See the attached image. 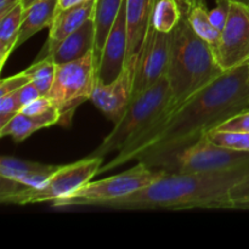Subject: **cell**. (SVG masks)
I'll list each match as a JSON object with an SVG mask.
<instances>
[{
  "mask_svg": "<svg viewBox=\"0 0 249 249\" xmlns=\"http://www.w3.org/2000/svg\"><path fill=\"white\" fill-rule=\"evenodd\" d=\"M36 1H39V0H21V4L22 6H23V9L27 10L28 7H31L32 5L36 4Z\"/></svg>",
  "mask_w": 249,
  "mask_h": 249,
  "instance_id": "cell-36",
  "label": "cell"
},
{
  "mask_svg": "<svg viewBox=\"0 0 249 249\" xmlns=\"http://www.w3.org/2000/svg\"><path fill=\"white\" fill-rule=\"evenodd\" d=\"M16 92H17V99H18L21 107L26 106L27 104H29V102L34 101V100L41 96L38 88H36L32 82H29L28 84L23 85V87H22L19 90H17Z\"/></svg>",
  "mask_w": 249,
  "mask_h": 249,
  "instance_id": "cell-30",
  "label": "cell"
},
{
  "mask_svg": "<svg viewBox=\"0 0 249 249\" xmlns=\"http://www.w3.org/2000/svg\"><path fill=\"white\" fill-rule=\"evenodd\" d=\"M24 9L22 4L0 17V68H4L6 60L16 49L19 29L23 21Z\"/></svg>",
  "mask_w": 249,
  "mask_h": 249,
  "instance_id": "cell-20",
  "label": "cell"
},
{
  "mask_svg": "<svg viewBox=\"0 0 249 249\" xmlns=\"http://www.w3.org/2000/svg\"><path fill=\"white\" fill-rule=\"evenodd\" d=\"M172 92L167 75L158 80L140 95L131 100L130 105L111 133L102 140L90 157H105L119 152L156 123L170 113Z\"/></svg>",
  "mask_w": 249,
  "mask_h": 249,
  "instance_id": "cell-4",
  "label": "cell"
},
{
  "mask_svg": "<svg viewBox=\"0 0 249 249\" xmlns=\"http://www.w3.org/2000/svg\"><path fill=\"white\" fill-rule=\"evenodd\" d=\"M60 119L61 113L56 106H53L41 114H26L23 112H18L2 128H0V136H9L15 142L18 143L40 129L60 124Z\"/></svg>",
  "mask_w": 249,
  "mask_h": 249,
  "instance_id": "cell-16",
  "label": "cell"
},
{
  "mask_svg": "<svg viewBox=\"0 0 249 249\" xmlns=\"http://www.w3.org/2000/svg\"><path fill=\"white\" fill-rule=\"evenodd\" d=\"M58 11V0H39L24 10L16 49L44 28L51 27Z\"/></svg>",
  "mask_w": 249,
  "mask_h": 249,
  "instance_id": "cell-18",
  "label": "cell"
},
{
  "mask_svg": "<svg viewBox=\"0 0 249 249\" xmlns=\"http://www.w3.org/2000/svg\"><path fill=\"white\" fill-rule=\"evenodd\" d=\"M96 82L97 61L95 51L79 60L56 65L53 84L46 96L60 111L61 125H71L78 107L91 99Z\"/></svg>",
  "mask_w": 249,
  "mask_h": 249,
  "instance_id": "cell-7",
  "label": "cell"
},
{
  "mask_svg": "<svg viewBox=\"0 0 249 249\" xmlns=\"http://www.w3.org/2000/svg\"><path fill=\"white\" fill-rule=\"evenodd\" d=\"M29 82H31V79H29L28 75L24 73V71L23 72L12 75V77L4 78V79L0 82V96L16 92L17 90L21 89L23 85L28 84Z\"/></svg>",
  "mask_w": 249,
  "mask_h": 249,
  "instance_id": "cell-28",
  "label": "cell"
},
{
  "mask_svg": "<svg viewBox=\"0 0 249 249\" xmlns=\"http://www.w3.org/2000/svg\"><path fill=\"white\" fill-rule=\"evenodd\" d=\"M124 0H96L92 18L95 23V57L99 63L105 41L118 17Z\"/></svg>",
  "mask_w": 249,
  "mask_h": 249,
  "instance_id": "cell-19",
  "label": "cell"
},
{
  "mask_svg": "<svg viewBox=\"0 0 249 249\" xmlns=\"http://www.w3.org/2000/svg\"><path fill=\"white\" fill-rule=\"evenodd\" d=\"M224 72L213 48L195 33L184 12L173 31L169 67L165 74L172 92L170 113Z\"/></svg>",
  "mask_w": 249,
  "mask_h": 249,
  "instance_id": "cell-3",
  "label": "cell"
},
{
  "mask_svg": "<svg viewBox=\"0 0 249 249\" xmlns=\"http://www.w3.org/2000/svg\"><path fill=\"white\" fill-rule=\"evenodd\" d=\"M104 163V157H90L61 165L45 182L33 189H21L9 194H0L2 204H26L55 202L70 196L74 191L91 181L95 175H99L100 168Z\"/></svg>",
  "mask_w": 249,
  "mask_h": 249,
  "instance_id": "cell-8",
  "label": "cell"
},
{
  "mask_svg": "<svg viewBox=\"0 0 249 249\" xmlns=\"http://www.w3.org/2000/svg\"><path fill=\"white\" fill-rule=\"evenodd\" d=\"M53 106H55V105L48 96H40L22 107L21 112L26 114H41L50 109Z\"/></svg>",
  "mask_w": 249,
  "mask_h": 249,
  "instance_id": "cell-29",
  "label": "cell"
},
{
  "mask_svg": "<svg viewBox=\"0 0 249 249\" xmlns=\"http://www.w3.org/2000/svg\"><path fill=\"white\" fill-rule=\"evenodd\" d=\"M95 2H96V0H90L84 4L70 7V9L58 10L50 27L48 40L39 53L36 60H40V58L50 55L63 39L77 31L84 22L91 18L92 15H94Z\"/></svg>",
  "mask_w": 249,
  "mask_h": 249,
  "instance_id": "cell-14",
  "label": "cell"
},
{
  "mask_svg": "<svg viewBox=\"0 0 249 249\" xmlns=\"http://www.w3.org/2000/svg\"><path fill=\"white\" fill-rule=\"evenodd\" d=\"M213 130L218 131H249V109L240 112L219 124Z\"/></svg>",
  "mask_w": 249,
  "mask_h": 249,
  "instance_id": "cell-26",
  "label": "cell"
},
{
  "mask_svg": "<svg viewBox=\"0 0 249 249\" xmlns=\"http://www.w3.org/2000/svg\"><path fill=\"white\" fill-rule=\"evenodd\" d=\"M31 82L38 88L41 96H46L53 84L56 73V63L51 56L36 60L28 68L24 70Z\"/></svg>",
  "mask_w": 249,
  "mask_h": 249,
  "instance_id": "cell-23",
  "label": "cell"
},
{
  "mask_svg": "<svg viewBox=\"0 0 249 249\" xmlns=\"http://www.w3.org/2000/svg\"><path fill=\"white\" fill-rule=\"evenodd\" d=\"M231 1H237V2H242V4H246L249 6V0H231Z\"/></svg>",
  "mask_w": 249,
  "mask_h": 249,
  "instance_id": "cell-37",
  "label": "cell"
},
{
  "mask_svg": "<svg viewBox=\"0 0 249 249\" xmlns=\"http://www.w3.org/2000/svg\"><path fill=\"white\" fill-rule=\"evenodd\" d=\"M208 138L221 147L236 151H249V131H218L207 133Z\"/></svg>",
  "mask_w": 249,
  "mask_h": 249,
  "instance_id": "cell-24",
  "label": "cell"
},
{
  "mask_svg": "<svg viewBox=\"0 0 249 249\" xmlns=\"http://www.w3.org/2000/svg\"><path fill=\"white\" fill-rule=\"evenodd\" d=\"M249 109V60L225 71L208 87L167 114L100 168L99 174L143 157L177 151L230 117Z\"/></svg>",
  "mask_w": 249,
  "mask_h": 249,
  "instance_id": "cell-1",
  "label": "cell"
},
{
  "mask_svg": "<svg viewBox=\"0 0 249 249\" xmlns=\"http://www.w3.org/2000/svg\"><path fill=\"white\" fill-rule=\"evenodd\" d=\"M172 33H162L150 26L135 68L133 99L167 74L172 51Z\"/></svg>",
  "mask_w": 249,
  "mask_h": 249,
  "instance_id": "cell-9",
  "label": "cell"
},
{
  "mask_svg": "<svg viewBox=\"0 0 249 249\" xmlns=\"http://www.w3.org/2000/svg\"><path fill=\"white\" fill-rule=\"evenodd\" d=\"M247 198H249V174L230 190V199L232 202V207L235 202Z\"/></svg>",
  "mask_w": 249,
  "mask_h": 249,
  "instance_id": "cell-31",
  "label": "cell"
},
{
  "mask_svg": "<svg viewBox=\"0 0 249 249\" xmlns=\"http://www.w3.org/2000/svg\"><path fill=\"white\" fill-rule=\"evenodd\" d=\"M90 0H58V10H66L70 7L77 6V5L84 4Z\"/></svg>",
  "mask_w": 249,
  "mask_h": 249,
  "instance_id": "cell-34",
  "label": "cell"
},
{
  "mask_svg": "<svg viewBox=\"0 0 249 249\" xmlns=\"http://www.w3.org/2000/svg\"><path fill=\"white\" fill-rule=\"evenodd\" d=\"M156 0H125L128 27V56L139 55L151 26V16Z\"/></svg>",
  "mask_w": 249,
  "mask_h": 249,
  "instance_id": "cell-15",
  "label": "cell"
},
{
  "mask_svg": "<svg viewBox=\"0 0 249 249\" xmlns=\"http://www.w3.org/2000/svg\"><path fill=\"white\" fill-rule=\"evenodd\" d=\"M215 2L216 6L211 11H208V15L213 26L221 32L225 27L226 22H228L231 0H215Z\"/></svg>",
  "mask_w": 249,
  "mask_h": 249,
  "instance_id": "cell-27",
  "label": "cell"
},
{
  "mask_svg": "<svg viewBox=\"0 0 249 249\" xmlns=\"http://www.w3.org/2000/svg\"><path fill=\"white\" fill-rule=\"evenodd\" d=\"M249 174V164L223 172L179 174L165 173L142 190L106 202L99 208L140 209H232L230 190Z\"/></svg>",
  "mask_w": 249,
  "mask_h": 249,
  "instance_id": "cell-2",
  "label": "cell"
},
{
  "mask_svg": "<svg viewBox=\"0 0 249 249\" xmlns=\"http://www.w3.org/2000/svg\"><path fill=\"white\" fill-rule=\"evenodd\" d=\"M184 12L186 14L190 26L192 27L195 33L201 36L203 40H206L212 48H215L216 44L219 43V39H220L221 32L216 27H214L209 19L207 6L192 7V9Z\"/></svg>",
  "mask_w": 249,
  "mask_h": 249,
  "instance_id": "cell-22",
  "label": "cell"
},
{
  "mask_svg": "<svg viewBox=\"0 0 249 249\" xmlns=\"http://www.w3.org/2000/svg\"><path fill=\"white\" fill-rule=\"evenodd\" d=\"M19 4L21 0H0V17L5 16L7 12L14 10Z\"/></svg>",
  "mask_w": 249,
  "mask_h": 249,
  "instance_id": "cell-32",
  "label": "cell"
},
{
  "mask_svg": "<svg viewBox=\"0 0 249 249\" xmlns=\"http://www.w3.org/2000/svg\"><path fill=\"white\" fill-rule=\"evenodd\" d=\"M138 55L128 58L123 70L111 83L99 82L95 84L91 101L109 121L118 122L133 100L134 79Z\"/></svg>",
  "mask_w": 249,
  "mask_h": 249,
  "instance_id": "cell-11",
  "label": "cell"
},
{
  "mask_svg": "<svg viewBox=\"0 0 249 249\" xmlns=\"http://www.w3.org/2000/svg\"><path fill=\"white\" fill-rule=\"evenodd\" d=\"M232 209H241V211H249V198L242 199L233 203Z\"/></svg>",
  "mask_w": 249,
  "mask_h": 249,
  "instance_id": "cell-35",
  "label": "cell"
},
{
  "mask_svg": "<svg viewBox=\"0 0 249 249\" xmlns=\"http://www.w3.org/2000/svg\"><path fill=\"white\" fill-rule=\"evenodd\" d=\"M60 167L2 156L0 158V194L39 186Z\"/></svg>",
  "mask_w": 249,
  "mask_h": 249,
  "instance_id": "cell-12",
  "label": "cell"
},
{
  "mask_svg": "<svg viewBox=\"0 0 249 249\" xmlns=\"http://www.w3.org/2000/svg\"><path fill=\"white\" fill-rule=\"evenodd\" d=\"M91 51H95V23L92 17L63 39L49 56L53 58L56 65H61L79 60Z\"/></svg>",
  "mask_w": 249,
  "mask_h": 249,
  "instance_id": "cell-17",
  "label": "cell"
},
{
  "mask_svg": "<svg viewBox=\"0 0 249 249\" xmlns=\"http://www.w3.org/2000/svg\"><path fill=\"white\" fill-rule=\"evenodd\" d=\"M128 56V27H126L125 0L118 17L105 41L97 63V80L111 83L123 70Z\"/></svg>",
  "mask_w": 249,
  "mask_h": 249,
  "instance_id": "cell-13",
  "label": "cell"
},
{
  "mask_svg": "<svg viewBox=\"0 0 249 249\" xmlns=\"http://www.w3.org/2000/svg\"><path fill=\"white\" fill-rule=\"evenodd\" d=\"M165 174L163 170L139 162L133 168L121 174L112 175L99 181H89L80 189L51 203L56 209L72 207H100L106 202L138 192Z\"/></svg>",
  "mask_w": 249,
  "mask_h": 249,
  "instance_id": "cell-6",
  "label": "cell"
},
{
  "mask_svg": "<svg viewBox=\"0 0 249 249\" xmlns=\"http://www.w3.org/2000/svg\"><path fill=\"white\" fill-rule=\"evenodd\" d=\"M184 11L197 6H206V0H178Z\"/></svg>",
  "mask_w": 249,
  "mask_h": 249,
  "instance_id": "cell-33",
  "label": "cell"
},
{
  "mask_svg": "<svg viewBox=\"0 0 249 249\" xmlns=\"http://www.w3.org/2000/svg\"><path fill=\"white\" fill-rule=\"evenodd\" d=\"M178 0H156L151 16V26L162 33H172L182 17Z\"/></svg>",
  "mask_w": 249,
  "mask_h": 249,
  "instance_id": "cell-21",
  "label": "cell"
},
{
  "mask_svg": "<svg viewBox=\"0 0 249 249\" xmlns=\"http://www.w3.org/2000/svg\"><path fill=\"white\" fill-rule=\"evenodd\" d=\"M214 50L223 71L232 70L249 60V6L231 1L228 22Z\"/></svg>",
  "mask_w": 249,
  "mask_h": 249,
  "instance_id": "cell-10",
  "label": "cell"
},
{
  "mask_svg": "<svg viewBox=\"0 0 249 249\" xmlns=\"http://www.w3.org/2000/svg\"><path fill=\"white\" fill-rule=\"evenodd\" d=\"M138 162L172 174L223 172L249 164V151L221 147L204 134L197 141L179 150L147 156Z\"/></svg>",
  "mask_w": 249,
  "mask_h": 249,
  "instance_id": "cell-5",
  "label": "cell"
},
{
  "mask_svg": "<svg viewBox=\"0 0 249 249\" xmlns=\"http://www.w3.org/2000/svg\"><path fill=\"white\" fill-rule=\"evenodd\" d=\"M21 108L17 99V92L0 96V128H2L18 112H21Z\"/></svg>",
  "mask_w": 249,
  "mask_h": 249,
  "instance_id": "cell-25",
  "label": "cell"
}]
</instances>
